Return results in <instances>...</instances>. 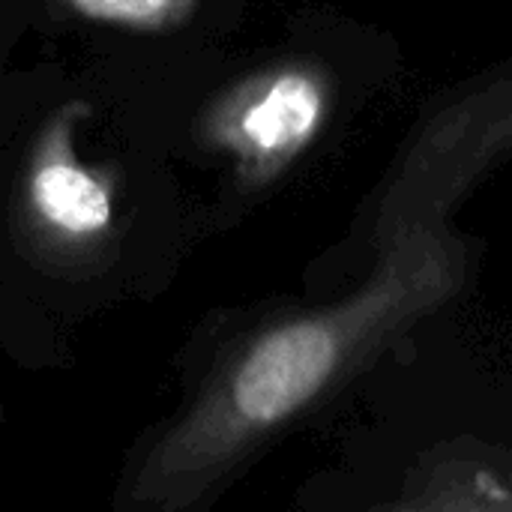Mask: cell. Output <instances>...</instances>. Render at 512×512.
<instances>
[{
  "instance_id": "6da1fadb",
  "label": "cell",
  "mask_w": 512,
  "mask_h": 512,
  "mask_svg": "<svg viewBox=\"0 0 512 512\" xmlns=\"http://www.w3.org/2000/svg\"><path fill=\"white\" fill-rule=\"evenodd\" d=\"M459 282L450 243L423 234L399 240L348 300L249 333L135 447L111 512H204L264 444L336 393L399 330L447 303Z\"/></svg>"
},
{
  "instance_id": "7a4b0ae2",
  "label": "cell",
  "mask_w": 512,
  "mask_h": 512,
  "mask_svg": "<svg viewBox=\"0 0 512 512\" xmlns=\"http://www.w3.org/2000/svg\"><path fill=\"white\" fill-rule=\"evenodd\" d=\"M324 114V78L306 66H282L222 93L204 117V138L231 156L246 183H267L306 150Z\"/></svg>"
},
{
  "instance_id": "277c9868",
  "label": "cell",
  "mask_w": 512,
  "mask_h": 512,
  "mask_svg": "<svg viewBox=\"0 0 512 512\" xmlns=\"http://www.w3.org/2000/svg\"><path fill=\"white\" fill-rule=\"evenodd\" d=\"M393 512H512V483L492 471H450Z\"/></svg>"
},
{
  "instance_id": "3957f363",
  "label": "cell",
  "mask_w": 512,
  "mask_h": 512,
  "mask_svg": "<svg viewBox=\"0 0 512 512\" xmlns=\"http://www.w3.org/2000/svg\"><path fill=\"white\" fill-rule=\"evenodd\" d=\"M84 117V102L51 114L24 171L27 222L54 252H93L111 237L117 216L114 180L81 162L75 150V129Z\"/></svg>"
},
{
  "instance_id": "5b68a950",
  "label": "cell",
  "mask_w": 512,
  "mask_h": 512,
  "mask_svg": "<svg viewBox=\"0 0 512 512\" xmlns=\"http://www.w3.org/2000/svg\"><path fill=\"white\" fill-rule=\"evenodd\" d=\"M63 3L87 21L138 30V33L177 30L198 9V0H63Z\"/></svg>"
}]
</instances>
